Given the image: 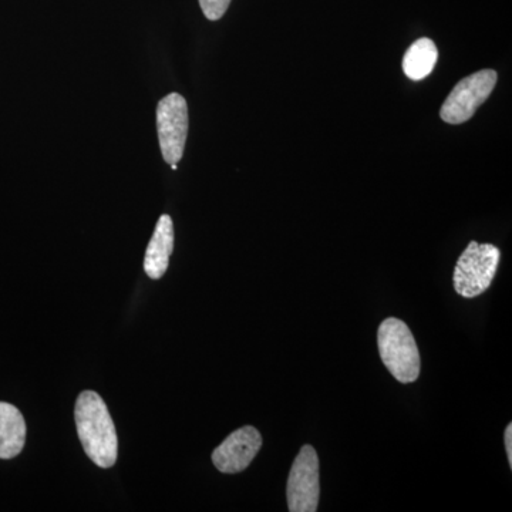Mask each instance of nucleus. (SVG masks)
Wrapping results in <instances>:
<instances>
[{
    "instance_id": "1",
    "label": "nucleus",
    "mask_w": 512,
    "mask_h": 512,
    "mask_svg": "<svg viewBox=\"0 0 512 512\" xmlns=\"http://www.w3.org/2000/svg\"><path fill=\"white\" fill-rule=\"evenodd\" d=\"M74 420L87 457L101 468L113 467L119 456V439L107 404L99 393L92 390L80 393Z\"/></svg>"
},
{
    "instance_id": "2",
    "label": "nucleus",
    "mask_w": 512,
    "mask_h": 512,
    "mask_svg": "<svg viewBox=\"0 0 512 512\" xmlns=\"http://www.w3.org/2000/svg\"><path fill=\"white\" fill-rule=\"evenodd\" d=\"M380 357L397 382H416L420 376V353L412 330L397 318L383 320L377 332Z\"/></svg>"
},
{
    "instance_id": "3",
    "label": "nucleus",
    "mask_w": 512,
    "mask_h": 512,
    "mask_svg": "<svg viewBox=\"0 0 512 512\" xmlns=\"http://www.w3.org/2000/svg\"><path fill=\"white\" fill-rule=\"evenodd\" d=\"M500 249L493 244L471 241L454 269V288L463 298L473 299L493 284L500 262Z\"/></svg>"
},
{
    "instance_id": "4",
    "label": "nucleus",
    "mask_w": 512,
    "mask_h": 512,
    "mask_svg": "<svg viewBox=\"0 0 512 512\" xmlns=\"http://www.w3.org/2000/svg\"><path fill=\"white\" fill-rule=\"evenodd\" d=\"M497 79V72L485 69L458 82L441 107V119L448 124L466 123L493 93Z\"/></svg>"
},
{
    "instance_id": "5",
    "label": "nucleus",
    "mask_w": 512,
    "mask_h": 512,
    "mask_svg": "<svg viewBox=\"0 0 512 512\" xmlns=\"http://www.w3.org/2000/svg\"><path fill=\"white\" fill-rule=\"evenodd\" d=\"M291 512H315L320 498L319 457L315 448L303 446L293 461L286 485Z\"/></svg>"
},
{
    "instance_id": "6",
    "label": "nucleus",
    "mask_w": 512,
    "mask_h": 512,
    "mask_svg": "<svg viewBox=\"0 0 512 512\" xmlns=\"http://www.w3.org/2000/svg\"><path fill=\"white\" fill-rule=\"evenodd\" d=\"M157 131L164 160L180 163L188 136V106L181 94H168L158 103Z\"/></svg>"
},
{
    "instance_id": "7",
    "label": "nucleus",
    "mask_w": 512,
    "mask_h": 512,
    "mask_svg": "<svg viewBox=\"0 0 512 512\" xmlns=\"http://www.w3.org/2000/svg\"><path fill=\"white\" fill-rule=\"evenodd\" d=\"M262 447V436L255 427H241L229 434L212 453V463L224 474H237L249 467Z\"/></svg>"
},
{
    "instance_id": "8",
    "label": "nucleus",
    "mask_w": 512,
    "mask_h": 512,
    "mask_svg": "<svg viewBox=\"0 0 512 512\" xmlns=\"http://www.w3.org/2000/svg\"><path fill=\"white\" fill-rule=\"evenodd\" d=\"M174 249V224L170 215H161L153 238L148 244L144 271L151 279L163 278L170 264V256Z\"/></svg>"
},
{
    "instance_id": "9",
    "label": "nucleus",
    "mask_w": 512,
    "mask_h": 512,
    "mask_svg": "<svg viewBox=\"0 0 512 512\" xmlns=\"http://www.w3.org/2000/svg\"><path fill=\"white\" fill-rule=\"evenodd\" d=\"M26 443V423L18 407L0 402V458L10 460L22 453Z\"/></svg>"
},
{
    "instance_id": "10",
    "label": "nucleus",
    "mask_w": 512,
    "mask_h": 512,
    "mask_svg": "<svg viewBox=\"0 0 512 512\" xmlns=\"http://www.w3.org/2000/svg\"><path fill=\"white\" fill-rule=\"evenodd\" d=\"M439 60V50L433 40L423 37L407 50L403 57L404 74L413 82L426 79L433 72Z\"/></svg>"
},
{
    "instance_id": "11",
    "label": "nucleus",
    "mask_w": 512,
    "mask_h": 512,
    "mask_svg": "<svg viewBox=\"0 0 512 512\" xmlns=\"http://www.w3.org/2000/svg\"><path fill=\"white\" fill-rule=\"evenodd\" d=\"M231 0H200L202 12L208 20H220L229 8Z\"/></svg>"
},
{
    "instance_id": "12",
    "label": "nucleus",
    "mask_w": 512,
    "mask_h": 512,
    "mask_svg": "<svg viewBox=\"0 0 512 512\" xmlns=\"http://www.w3.org/2000/svg\"><path fill=\"white\" fill-rule=\"evenodd\" d=\"M505 450H507L508 461L512 467V424H508L505 429Z\"/></svg>"
},
{
    "instance_id": "13",
    "label": "nucleus",
    "mask_w": 512,
    "mask_h": 512,
    "mask_svg": "<svg viewBox=\"0 0 512 512\" xmlns=\"http://www.w3.org/2000/svg\"><path fill=\"white\" fill-rule=\"evenodd\" d=\"M170 165H171V168H173L174 171L177 170V168H178L177 164H170Z\"/></svg>"
}]
</instances>
